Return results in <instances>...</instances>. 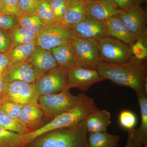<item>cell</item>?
<instances>
[{"instance_id": "6da1fadb", "label": "cell", "mask_w": 147, "mask_h": 147, "mask_svg": "<svg viewBox=\"0 0 147 147\" xmlns=\"http://www.w3.org/2000/svg\"><path fill=\"white\" fill-rule=\"evenodd\" d=\"M96 70L104 80L108 79L116 85L131 88L136 92L137 98L147 97V69L140 61L134 59L121 64L100 62Z\"/></svg>"}, {"instance_id": "7a4b0ae2", "label": "cell", "mask_w": 147, "mask_h": 147, "mask_svg": "<svg viewBox=\"0 0 147 147\" xmlns=\"http://www.w3.org/2000/svg\"><path fill=\"white\" fill-rule=\"evenodd\" d=\"M79 102L75 107L53 119L34 131L23 134L25 146L36 138L49 131L72 126L99 110L94 100L84 93H80Z\"/></svg>"}, {"instance_id": "3957f363", "label": "cell", "mask_w": 147, "mask_h": 147, "mask_svg": "<svg viewBox=\"0 0 147 147\" xmlns=\"http://www.w3.org/2000/svg\"><path fill=\"white\" fill-rule=\"evenodd\" d=\"M79 99V94L77 96H74L69 90H67L55 94L40 96L38 104L43 111L44 116L52 120L75 107Z\"/></svg>"}, {"instance_id": "277c9868", "label": "cell", "mask_w": 147, "mask_h": 147, "mask_svg": "<svg viewBox=\"0 0 147 147\" xmlns=\"http://www.w3.org/2000/svg\"><path fill=\"white\" fill-rule=\"evenodd\" d=\"M100 62L110 64H121L134 59L131 46L110 36L98 42Z\"/></svg>"}, {"instance_id": "5b68a950", "label": "cell", "mask_w": 147, "mask_h": 147, "mask_svg": "<svg viewBox=\"0 0 147 147\" xmlns=\"http://www.w3.org/2000/svg\"><path fill=\"white\" fill-rule=\"evenodd\" d=\"M69 44L73 51L78 66L96 70L98 64L100 62L98 42L74 36Z\"/></svg>"}, {"instance_id": "8992f818", "label": "cell", "mask_w": 147, "mask_h": 147, "mask_svg": "<svg viewBox=\"0 0 147 147\" xmlns=\"http://www.w3.org/2000/svg\"><path fill=\"white\" fill-rule=\"evenodd\" d=\"M55 147H91L85 120L72 126L57 129Z\"/></svg>"}, {"instance_id": "52a82bcc", "label": "cell", "mask_w": 147, "mask_h": 147, "mask_svg": "<svg viewBox=\"0 0 147 147\" xmlns=\"http://www.w3.org/2000/svg\"><path fill=\"white\" fill-rule=\"evenodd\" d=\"M74 37L69 29L61 25H47L38 35L36 44L37 47L51 50L68 43Z\"/></svg>"}, {"instance_id": "ba28073f", "label": "cell", "mask_w": 147, "mask_h": 147, "mask_svg": "<svg viewBox=\"0 0 147 147\" xmlns=\"http://www.w3.org/2000/svg\"><path fill=\"white\" fill-rule=\"evenodd\" d=\"M5 98L24 106L38 104L40 97L34 83L20 81L5 82Z\"/></svg>"}, {"instance_id": "9c48e42d", "label": "cell", "mask_w": 147, "mask_h": 147, "mask_svg": "<svg viewBox=\"0 0 147 147\" xmlns=\"http://www.w3.org/2000/svg\"><path fill=\"white\" fill-rule=\"evenodd\" d=\"M67 72L58 67L40 77L34 83L40 96L55 94L69 89Z\"/></svg>"}, {"instance_id": "30bf717a", "label": "cell", "mask_w": 147, "mask_h": 147, "mask_svg": "<svg viewBox=\"0 0 147 147\" xmlns=\"http://www.w3.org/2000/svg\"><path fill=\"white\" fill-rule=\"evenodd\" d=\"M69 29L76 37L97 42L109 36L105 21L96 20L88 15L82 22Z\"/></svg>"}, {"instance_id": "8fae6325", "label": "cell", "mask_w": 147, "mask_h": 147, "mask_svg": "<svg viewBox=\"0 0 147 147\" xmlns=\"http://www.w3.org/2000/svg\"><path fill=\"white\" fill-rule=\"evenodd\" d=\"M69 89L76 88L87 92L94 85L104 80L96 69L82 68L77 66L67 72Z\"/></svg>"}, {"instance_id": "7c38bea8", "label": "cell", "mask_w": 147, "mask_h": 147, "mask_svg": "<svg viewBox=\"0 0 147 147\" xmlns=\"http://www.w3.org/2000/svg\"><path fill=\"white\" fill-rule=\"evenodd\" d=\"M117 16L139 39L146 35V14L141 5L129 10H122Z\"/></svg>"}, {"instance_id": "4fadbf2b", "label": "cell", "mask_w": 147, "mask_h": 147, "mask_svg": "<svg viewBox=\"0 0 147 147\" xmlns=\"http://www.w3.org/2000/svg\"><path fill=\"white\" fill-rule=\"evenodd\" d=\"M40 76L28 62L11 64L3 76L5 82L20 81L34 83Z\"/></svg>"}, {"instance_id": "5bb4252c", "label": "cell", "mask_w": 147, "mask_h": 147, "mask_svg": "<svg viewBox=\"0 0 147 147\" xmlns=\"http://www.w3.org/2000/svg\"><path fill=\"white\" fill-rule=\"evenodd\" d=\"M28 62L31 65L40 76L59 67L51 50H45L37 47Z\"/></svg>"}, {"instance_id": "9a60e30c", "label": "cell", "mask_w": 147, "mask_h": 147, "mask_svg": "<svg viewBox=\"0 0 147 147\" xmlns=\"http://www.w3.org/2000/svg\"><path fill=\"white\" fill-rule=\"evenodd\" d=\"M121 11L111 0H93L88 3L86 8L87 15L102 21L117 16Z\"/></svg>"}, {"instance_id": "2e32d148", "label": "cell", "mask_w": 147, "mask_h": 147, "mask_svg": "<svg viewBox=\"0 0 147 147\" xmlns=\"http://www.w3.org/2000/svg\"><path fill=\"white\" fill-rule=\"evenodd\" d=\"M88 3L80 0H68L61 26L69 29L84 20L87 16Z\"/></svg>"}, {"instance_id": "e0dca14e", "label": "cell", "mask_w": 147, "mask_h": 147, "mask_svg": "<svg viewBox=\"0 0 147 147\" xmlns=\"http://www.w3.org/2000/svg\"><path fill=\"white\" fill-rule=\"evenodd\" d=\"M105 22L109 36L130 46L139 39L131 33L123 22L117 16L110 17Z\"/></svg>"}, {"instance_id": "ac0fdd59", "label": "cell", "mask_w": 147, "mask_h": 147, "mask_svg": "<svg viewBox=\"0 0 147 147\" xmlns=\"http://www.w3.org/2000/svg\"><path fill=\"white\" fill-rule=\"evenodd\" d=\"M44 116V113L38 104H29L23 106L18 121L31 132L39 128Z\"/></svg>"}, {"instance_id": "d6986e66", "label": "cell", "mask_w": 147, "mask_h": 147, "mask_svg": "<svg viewBox=\"0 0 147 147\" xmlns=\"http://www.w3.org/2000/svg\"><path fill=\"white\" fill-rule=\"evenodd\" d=\"M85 121L88 133L107 131L111 124V115L107 110H98L90 114Z\"/></svg>"}, {"instance_id": "ffe728a7", "label": "cell", "mask_w": 147, "mask_h": 147, "mask_svg": "<svg viewBox=\"0 0 147 147\" xmlns=\"http://www.w3.org/2000/svg\"><path fill=\"white\" fill-rule=\"evenodd\" d=\"M51 51L60 68L68 72L78 66L69 42L53 48Z\"/></svg>"}, {"instance_id": "44dd1931", "label": "cell", "mask_w": 147, "mask_h": 147, "mask_svg": "<svg viewBox=\"0 0 147 147\" xmlns=\"http://www.w3.org/2000/svg\"><path fill=\"white\" fill-rule=\"evenodd\" d=\"M141 113V123L137 129H133V137L137 147L147 144V98H138Z\"/></svg>"}, {"instance_id": "7402d4cb", "label": "cell", "mask_w": 147, "mask_h": 147, "mask_svg": "<svg viewBox=\"0 0 147 147\" xmlns=\"http://www.w3.org/2000/svg\"><path fill=\"white\" fill-rule=\"evenodd\" d=\"M36 47L35 42L24 45H12L7 53L11 64L28 62Z\"/></svg>"}, {"instance_id": "603a6c76", "label": "cell", "mask_w": 147, "mask_h": 147, "mask_svg": "<svg viewBox=\"0 0 147 147\" xmlns=\"http://www.w3.org/2000/svg\"><path fill=\"white\" fill-rule=\"evenodd\" d=\"M88 139L91 147H119V136L107 131L89 133Z\"/></svg>"}, {"instance_id": "cb8c5ba5", "label": "cell", "mask_w": 147, "mask_h": 147, "mask_svg": "<svg viewBox=\"0 0 147 147\" xmlns=\"http://www.w3.org/2000/svg\"><path fill=\"white\" fill-rule=\"evenodd\" d=\"M17 19L20 26L37 35L47 26L36 14L20 15L17 16Z\"/></svg>"}, {"instance_id": "d4e9b609", "label": "cell", "mask_w": 147, "mask_h": 147, "mask_svg": "<svg viewBox=\"0 0 147 147\" xmlns=\"http://www.w3.org/2000/svg\"><path fill=\"white\" fill-rule=\"evenodd\" d=\"M23 134L0 128V147H24Z\"/></svg>"}, {"instance_id": "484cf974", "label": "cell", "mask_w": 147, "mask_h": 147, "mask_svg": "<svg viewBox=\"0 0 147 147\" xmlns=\"http://www.w3.org/2000/svg\"><path fill=\"white\" fill-rule=\"evenodd\" d=\"M0 128L21 134H27L30 132L19 121L11 118L1 110Z\"/></svg>"}, {"instance_id": "4316f807", "label": "cell", "mask_w": 147, "mask_h": 147, "mask_svg": "<svg viewBox=\"0 0 147 147\" xmlns=\"http://www.w3.org/2000/svg\"><path fill=\"white\" fill-rule=\"evenodd\" d=\"M37 14L42 19L44 24L47 26L60 25L56 20L49 0H42L38 9Z\"/></svg>"}, {"instance_id": "83f0119b", "label": "cell", "mask_w": 147, "mask_h": 147, "mask_svg": "<svg viewBox=\"0 0 147 147\" xmlns=\"http://www.w3.org/2000/svg\"><path fill=\"white\" fill-rule=\"evenodd\" d=\"M57 129L38 136L24 147H55Z\"/></svg>"}, {"instance_id": "f1b7e54d", "label": "cell", "mask_w": 147, "mask_h": 147, "mask_svg": "<svg viewBox=\"0 0 147 147\" xmlns=\"http://www.w3.org/2000/svg\"><path fill=\"white\" fill-rule=\"evenodd\" d=\"M23 106L5 98L0 102V110L13 119L18 121Z\"/></svg>"}, {"instance_id": "f546056e", "label": "cell", "mask_w": 147, "mask_h": 147, "mask_svg": "<svg viewBox=\"0 0 147 147\" xmlns=\"http://www.w3.org/2000/svg\"><path fill=\"white\" fill-rule=\"evenodd\" d=\"M42 0H19L18 9L20 15L37 14Z\"/></svg>"}, {"instance_id": "4dcf8cb0", "label": "cell", "mask_w": 147, "mask_h": 147, "mask_svg": "<svg viewBox=\"0 0 147 147\" xmlns=\"http://www.w3.org/2000/svg\"><path fill=\"white\" fill-rule=\"evenodd\" d=\"M119 122L122 127L127 130L134 129L137 124V117L129 110L121 111L119 116Z\"/></svg>"}, {"instance_id": "1f68e13d", "label": "cell", "mask_w": 147, "mask_h": 147, "mask_svg": "<svg viewBox=\"0 0 147 147\" xmlns=\"http://www.w3.org/2000/svg\"><path fill=\"white\" fill-rule=\"evenodd\" d=\"M131 48L133 55L137 59L143 60L146 58L147 48L142 37L131 45Z\"/></svg>"}, {"instance_id": "d6a6232c", "label": "cell", "mask_w": 147, "mask_h": 147, "mask_svg": "<svg viewBox=\"0 0 147 147\" xmlns=\"http://www.w3.org/2000/svg\"><path fill=\"white\" fill-rule=\"evenodd\" d=\"M18 25L16 16L6 13H0V29L10 30Z\"/></svg>"}, {"instance_id": "836d02e7", "label": "cell", "mask_w": 147, "mask_h": 147, "mask_svg": "<svg viewBox=\"0 0 147 147\" xmlns=\"http://www.w3.org/2000/svg\"><path fill=\"white\" fill-rule=\"evenodd\" d=\"M19 0H2L4 13L16 17L20 16L18 9Z\"/></svg>"}, {"instance_id": "e575fe53", "label": "cell", "mask_w": 147, "mask_h": 147, "mask_svg": "<svg viewBox=\"0 0 147 147\" xmlns=\"http://www.w3.org/2000/svg\"><path fill=\"white\" fill-rule=\"evenodd\" d=\"M9 33V37H23L27 38L36 39L38 35L29 31L18 25L13 28L10 29Z\"/></svg>"}, {"instance_id": "d590c367", "label": "cell", "mask_w": 147, "mask_h": 147, "mask_svg": "<svg viewBox=\"0 0 147 147\" xmlns=\"http://www.w3.org/2000/svg\"><path fill=\"white\" fill-rule=\"evenodd\" d=\"M117 8L122 11L129 10L140 5L141 3L139 0H111Z\"/></svg>"}, {"instance_id": "8d00e7d4", "label": "cell", "mask_w": 147, "mask_h": 147, "mask_svg": "<svg viewBox=\"0 0 147 147\" xmlns=\"http://www.w3.org/2000/svg\"><path fill=\"white\" fill-rule=\"evenodd\" d=\"M12 45V41L9 35L0 30V53H7Z\"/></svg>"}, {"instance_id": "74e56055", "label": "cell", "mask_w": 147, "mask_h": 147, "mask_svg": "<svg viewBox=\"0 0 147 147\" xmlns=\"http://www.w3.org/2000/svg\"><path fill=\"white\" fill-rule=\"evenodd\" d=\"M11 65L7 53H0V76L3 77Z\"/></svg>"}, {"instance_id": "f35d334b", "label": "cell", "mask_w": 147, "mask_h": 147, "mask_svg": "<svg viewBox=\"0 0 147 147\" xmlns=\"http://www.w3.org/2000/svg\"><path fill=\"white\" fill-rule=\"evenodd\" d=\"M12 41V45H24L36 42V39L27 38L23 37H9Z\"/></svg>"}, {"instance_id": "ab89813d", "label": "cell", "mask_w": 147, "mask_h": 147, "mask_svg": "<svg viewBox=\"0 0 147 147\" xmlns=\"http://www.w3.org/2000/svg\"><path fill=\"white\" fill-rule=\"evenodd\" d=\"M67 0H49L51 9L55 14L64 3L67 1Z\"/></svg>"}, {"instance_id": "60d3db41", "label": "cell", "mask_w": 147, "mask_h": 147, "mask_svg": "<svg viewBox=\"0 0 147 147\" xmlns=\"http://www.w3.org/2000/svg\"><path fill=\"white\" fill-rule=\"evenodd\" d=\"M125 147H137L133 137V129L128 131V137Z\"/></svg>"}, {"instance_id": "b9f144b4", "label": "cell", "mask_w": 147, "mask_h": 147, "mask_svg": "<svg viewBox=\"0 0 147 147\" xmlns=\"http://www.w3.org/2000/svg\"><path fill=\"white\" fill-rule=\"evenodd\" d=\"M5 82L3 77L0 76V102L5 98Z\"/></svg>"}, {"instance_id": "7bdbcfd3", "label": "cell", "mask_w": 147, "mask_h": 147, "mask_svg": "<svg viewBox=\"0 0 147 147\" xmlns=\"http://www.w3.org/2000/svg\"><path fill=\"white\" fill-rule=\"evenodd\" d=\"M0 13H4L3 4L2 0H0Z\"/></svg>"}, {"instance_id": "ee69618b", "label": "cell", "mask_w": 147, "mask_h": 147, "mask_svg": "<svg viewBox=\"0 0 147 147\" xmlns=\"http://www.w3.org/2000/svg\"><path fill=\"white\" fill-rule=\"evenodd\" d=\"M80 1H84L87 2H89L90 1H93V0H80Z\"/></svg>"}, {"instance_id": "f6af8a7d", "label": "cell", "mask_w": 147, "mask_h": 147, "mask_svg": "<svg viewBox=\"0 0 147 147\" xmlns=\"http://www.w3.org/2000/svg\"><path fill=\"white\" fill-rule=\"evenodd\" d=\"M139 1L140 2H141V3H142L144 2L145 0H139Z\"/></svg>"}, {"instance_id": "bcb514c9", "label": "cell", "mask_w": 147, "mask_h": 147, "mask_svg": "<svg viewBox=\"0 0 147 147\" xmlns=\"http://www.w3.org/2000/svg\"><path fill=\"white\" fill-rule=\"evenodd\" d=\"M143 147H147V144L146 145H145V146H144Z\"/></svg>"}]
</instances>
